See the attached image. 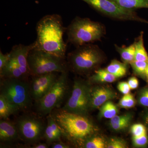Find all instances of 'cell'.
<instances>
[{
  "label": "cell",
  "instance_id": "obj_6",
  "mask_svg": "<svg viewBox=\"0 0 148 148\" xmlns=\"http://www.w3.org/2000/svg\"><path fill=\"white\" fill-rule=\"evenodd\" d=\"M28 63L31 76L69 71L66 58L35 48L29 51Z\"/></svg>",
  "mask_w": 148,
  "mask_h": 148
},
{
  "label": "cell",
  "instance_id": "obj_32",
  "mask_svg": "<svg viewBox=\"0 0 148 148\" xmlns=\"http://www.w3.org/2000/svg\"><path fill=\"white\" fill-rule=\"evenodd\" d=\"M117 88L120 92H121L123 95L128 94L131 90L127 82H119Z\"/></svg>",
  "mask_w": 148,
  "mask_h": 148
},
{
  "label": "cell",
  "instance_id": "obj_20",
  "mask_svg": "<svg viewBox=\"0 0 148 148\" xmlns=\"http://www.w3.org/2000/svg\"><path fill=\"white\" fill-rule=\"evenodd\" d=\"M116 50L119 53L123 62L125 64H130L135 60V46L133 43L128 46L119 47L115 45Z\"/></svg>",
  "mask_w": 148,
  "mask_h": 148
},
{
  "label": "cell",
  "instance_id": "obj_35",
  "mask_svg": "<svg viewBox=\"0 0 148 148\" xmlns=\"http://www.w3.org/2000/svg\"><path fill=\"white\" fill-rule=\"evenodd\" d=\"M51 147L52 148H71L70 145L65 143L61 140L56 141L52 143L51 145Z\"/></svg>",
  "mask_w": 148,
  "mask_h": 148
},
{
  "label": "cell",
  "instance_id": "obj_26",
  "mask_svg": "<svg viewBox=\"0 0 148 148\" xmlns=\"http://www.w3.org/2000/svg\"><path fill=\"white\" fill-rule=\"evenodd\" d=\"M130 64L135 75L145 77L146 71L148 67V62L134 60Z\"/></svg>",
  "mask_w": 148,
  "mask_h": 148
},
{
  "label": "cell",
  "instance_id": "obj_18",
  "mask_svg": "<svg viewBox=\"0 0 148 148\" xmlns=\"http://www.w3.org/2000/svg\"><path fill=\"white\" fill-rule=\"evenodd\" d=\"M21 111L17 106L9 102L3 96L0 95V119H8L12 115Z\"/></svg>",
  "mask_w": 148,
  "mask_h": 148
},
{
  "label": "cell",
  "instance_id": "obj_23",
  "mask_svg": "<svg viewBox=\"0 0 148 148\" xmlns=\"http://www.w3.org/2000/svg\"><path fill=\"white\" fill-rule=\"evenodd\" d=\"M123 8L134 10L137 9L148 8V0H112Z\"/></svg>",
  "mask_w": 148,
  "mask_h": 148
},
{
  "label": "cell",
  "instance_id": "obj_37",
  "mask_svg": "<svg viewBox=\"0 0 148 148\" xmlns=\"http://www.w3.org/2000/svg\"><path fill=\"white\" fill-rule=\"evenodd\" d=\"M145 121L146 123H147V124L148 125V113L145 116Z\"/></svg>",
  "mask_w": 148,
  "mask_h": 148
},
{
  "label": "cell",
  "instance_id": "obj_38",
  "mask_svg": "<svg viewBox=\"0 0 148 148\" xmlns=\"http://www.w3.org/2000/svg\"><path fill=\"white\" fill-rule=\"evenodd\" d=\"M145 78L147 79V81L148 82V66L146 71Z\"/></svg>",
  "mask_w": 148,
  "mask_h": 148
},
{
  "label": "cell",
  "instance_id": "obj_12",
  "mask_svg": "<svg viewBox=\"0 0 148 148\" xmlns=\"http://www.w3.org/2000/svg\"><path fill=\"white\" fill-rule=\"evenodd\" d=\"M116 92L107 86H91L90 90V110L100 108L107 101L116 98Z\"/></svg>",
  "mask_w": 148,
  "mask_h": 148
},
{
  "label": "cell",
  "instance_id": "obj_13",
  "mask_svg": "<svg viewBox=\"0 0 148 148\" xmlns=\"http://www.w3.org/2000/svg\"><path fill=\"white\" fill-rule=\"evenodd\" d=\"M35 47V42L29 45L19 44L14 46L9 53L10 56L17 62L24 75L28 79L31 75L28 66V56L30 50Z\"/></svg>",
  "mask_w": 148,
  "mask_h": 148
},
{
  "label": "cell",
  "instance_id": "obj_28",
  "mask_svg": "<svg viewBox=\"0 0 148 148\" xmlns=\"http://www.w3.org/2000/svg\"><path fill=\"white\" fill-rule=\"evenodd\" d=\"M127 147V143L125 140L121 138H111L108 143H106V148H125Z\"/></svg>",
  "mask_w": 148,
  "mask_h": 148
},
{
  "label": "cell",
  "instance_id": "obj_15",
  "mask_svg": "<svg viewBox=\"0 0 148 148\" xmlns=\"http://www.w3.org/2000/svg\"><path fill=\"white\" fill-rule=\"evenodd\" d=\"M63 134L61 127L51 114H49L47 116V124L43 140L50 146L54 142L61 140Z\"/></svg>",
  "mask_w": 148,
  "mask_h": 148
},
{
  "label": "cell",
  "instance_id": "obj_8",
  "mask_svg": "<svg viewBox=\"0 0 148 148\" xmlns=\"http://www.w3.org/2000/svg\"><path fill=\"white\" fill-rule=\"evenodd\" d=\"M69 72L61 73L47 93L42 98L35 102L36 113L47 116L56 108H59L69 90Z\"/></svg>",
  "mask_w": 148,
  "mask_h": 148
},
{
  "label": "cell",
  "instance_id": "obj_11",
  "mask_svg": "<svg viewBox=\"0 0 148 148\" xmlns=\"http://www.w3.org/2000/svg\"><path fill=\"white\" fill-rule=\"evenodd\" d=\"M58 73L31 76L29 80L30 91L33 101L34 102L42 98L49 91L58 79Z\"/></svg>",
  "mask_w": 148,
  "mask_h": 148
},
{
  "label": "cell",
  "instance_id": "obj_7",
  "mask_svg": "<svg viewBox=\"0 0 148 148\" xmlns=\"http://www.w3.org/2000/svg\"><path fill=\"white\" fill-rule=\"evenodd\" d=\"M42 117L28 111L24 112L14 121L21 141L25 143V148H29L43 140L47 123Z\"/></svg>",
  "mask_w": 148,
  "mask_h": 148
},
{
  "label": "cell",
  "instance_id": "obj_22",
  "mask_svg": "<svg viewBox=\"0 0 148 148\" xmlns=\"http://www.w3.org/2000/svg\"><path fill=\"white\" fill-rule=\"evenodd\" d=\"M144 33L142 32L134 43L135 46V60L148 62V54L144 45Z\"/></svg>",
  "mask_w": 148,
  "mask_h": 148
},
{
  "label": "cell",
  "instance_id": "obj_10",
  "mask_svg": "<svg viewBox=\"0 0 148 148\" xmlns=\"http://www.w3.org/2000/svg\"><path fill=\"white\" fill-rule=\"evenodd\" d=\"M100 13L114 19L132 21L148 24V21L141 18L134 10L123 8L112 0H82Z\"/></svg>",
  "mask_w": 148,
  "mask_h": 148
},
{
  "label": "cell",
  "instance_id": "obj_25",
  "mask_svg": "<svg viewBox=\"0 0 148 148\" xmlns=\"http://www.w3.org/2000/svg\"><path fill=\"white\" fill-rule=\"evenodd\" d=\"M82 147L85 148H106V143L102 137L93 135L86 139Z\"/></svg>",
  "mask_w": 148,
  "mask_h": 148
},
{
  "label": "cell",
  "instance_id": "obj_36",
  "mask_svg": "<svg viewBox=\"0 0 148 148\" xmlns=\"http://www.w3.org/2000/svg\"><path fill=\"white\" fill-rule=\"evenodd\" d=\"M49 145L47 143H39L34 144L29 147V148H48Z\"/></svg>",
  "mask_w": 148,
  "mask_h": 148
},
{
  "label": "cell",
  "instance_id": "obj_17",
  "mask_svg": "<svg viewBox=\"0 0 148 148\" xmlns=\"http://www.w3.org/2000/svg\"><path fill=\"white\" fill-rule=\"evenodd\" d=\"M132 115L130 113L121 115H116L111 119L110 125L113 130L117 132L123 131L129 127L132 121Z\"/></svg>",
  "mask_w": 148,
  "mask_h": 148
},
{
  "label": "cell",
  "instance_id": "obj_31",
  "mask_svg": "<svg viewBox=\"0 0 148 148\" xmlns=\"http://www.w3.org/2000/svg\"><path fill=\"white\" fill-rule=\"evenodd\" d=\"M148 138L147 134L138 137H132V143L136 147H143L147 144Z\"/></svg>",
  "mask_w": 148,
  "mask_h": 148
},
{
  "label": "cell",
  "instance_id": "obj_16",
  "mask_svg": "<svg viewBox=\"0 0 148 148\" xmlns=\"http://www.w3.org/2000/svg\"><path fill=\"white\" fill-rule=\"evenodd\" d=\"M0 77L1 78L29 79L25 77L17 62L10 56V55L8 62L4 68L0 71Z\"/></svg>",
  "mask_w": 148,
  "mask_h": 148
},
{
  "label": "cell",
  "instance_id": "obj_24",
  "mask_svg": "<svg viewBox=\"0 0 148 148\" xmlns=\"http://www.w3.org/2000/svg\"><path fill=\"white\" fill-rule=\"evenodd\" d=\"M117 106L110 101H107L100 107L99 117L106 119L112 118L118 113Z\"/></svg>",
  "mask_w": 148,
  "mask_h": 148
},
{
  "label": "cell",
  "instance_id": "obj_30",
  "mask_svg": "<svg viewBox=\"0 0 148 148\" xmlns=\"http://www.w3.org/2000/svg\"><path fill=\"white\" fill-rule=\"evenodd\" d=\"M138 103L141 106L148 107V87L143 88L138 97Z\"/></svg>",
  "mask_w": 148,
  "mask_h": 148
},
{
  "label": "cell",
  "instance_id": "obj_9",
  "mask_svg": "<svg viewBox=\"0 0 148 148\" xmlns=\"http://www.w3.org/2000/svg\"><path fill=\"white\" fill-rule=\"evenodd\" d=\"M90 88L88 81L81 79H75L71 95L61 108L70 112L87 116L90 110Z\"/></svg>",
  "mask_w": 148,
  "mask_h": 148
},
{
  "label": "cell",
  "instance_id": "obj_2",
  "mask_svg": "<svg viewBox=\"0 0 148 148\" xmlns=\"http://www.w3.org/2000/svg\"><path fill=\"white\" fill-rule=\"evenodd\" d=\"M63 132V137L82 146L85 141L94 135L96 128L87 116L70 112L62 108L54 109L51 113Z\"/></svg>",
  "mask_w": 148,
  "mask_h": 148
},
{
  "label": "cell",
  "instance_id": "obj_33",
  "mask_svg": "<svg viewBox=\"0 0 148 148\" xmlns=\"http://www.w3.org/2000/svg\"><path fill=\"white\" fill-rule=\"evenodd\" d=\"M10 58L9 53L4 54L1 51H0V71L4 68Z\"/></svg>",
  "mask_w": 148,
  "mask_h": 148
},
{
  "label": "cell",
  "instance_id": "obj_29",
  "mask_svg": "<svg viewBox=\"0 0 148 148\" xmlns=\"http://www.w3.org/2000/svg\"><path fill=\"white\" fill-rule=\"evenodd\" d=\"M132 137H138L147 134V129L144 125L141 123L133 124L130 128Z\"/></svg>",
  "mask_w": 148,
  "mask_h": 148
},
{
  "label": "cell",
  "instance_id": "obj_5",
  "mask_svg": "<svg viewBox=\"0 0 148 148\" xmlns=\"http://www.w3.org/2000/svg\"><path fill=\"white\" fill-rule=\"evenodd\" d=\"M0 95L18 107L21 112L30 111L33 107L29 79L1 78Z\"/></svg>",
  "mask_w": 148,
  "mask_h": 148
},
{
  "label": "cell",
  "instance_id": "obj_19",
  "mask_svg": "<svg viewBox=\"0 0 148 148\" xmlns=\"http://www.w3.org/2000/svg\"><path fill=\"white\" fill-rule=\"evenodd\" d=\"M116 77L106 69H99L95 71L89 77L88 81L91 83H112L115 81Z\"/></svg>",
  "mask_w": 148,
  "mask_h": 148
},
{
  "label": "cell",
  "instance_id": "obj_1",
  "mask_svg": "<svg viewBox=\"0 0 148 148\" xmlns=\"http://www.w3.org/2000/svg\"><path fill=\"white\" fill-rule=\"evenodd\" d=\"M36 29L35 48L66 58L67 46L63 39L66 29L60 15L53 14L44 16L38 22Z\"/></svg>",
  "mask_w": 148,
  "mask_h": 148
},
{
  "label": "cell",
  "instance_id": "obj_4",
  "mask_svg": "<svg viewBox=\"0 0 148 148\" xmlns=\"http://www.w3.org/2000/svg\"><path fill=\"white\" fill-rule=\"evenodd\" d=\"M68 42L78 47L101 41L106 34L105 26L88 18L76 17L66 30Z\"/></svg>",
  "mask_w": 148,
  "mask_h": 148
},
{
  "label": "cell",
  "instance_id": "obj_3",
  "mask_svg": "<svg viewBox=\"0 0 148 148\" xmlns=\"http://www.w3.org/2000/svg\"><path fill=\"white\" fill-rule=\"evenodd\" d=\"M106 56L98 45L86 44L76 47L68 54L69 71L80 75H88L98 69Z\"/></svg>",
  "mask_w": 148,
  "mask_h": 148
},
{
  "label": "cell",
  "instance_id": "obj_14",
  "mask_svg": "<svg viewBox=\"0 0 148 148\" xmlns=\"http://www.w3.org/2000/svg\"><path fill=\"white\" fill-rule=\"evenodd\" d=\"M18 140H21L14 122L8 119L0 120L1 148L8 147Z\"/></svg>",
  "mask_w": 148,
  "mask_h": 148
},
{
  "label": "cell",
  "instance_id": "obj_34",
  "mask_svg": "<svg viewBox=\"0 0 148 148\" xmlns=\"http://www.w3.org/2000/svg\"><path fill=\"white\" fill-rule=\"evenodd\" d=\"M127 82L129 84L131 90H133L138 88L139 86L138 80L135 77H132L130 78Z\"/></svg>",
  "mask_w": 148,
  "mask_h": 148
},
{
  "label": "cell",
  "instance_id": "obj_27",
  "mask_svg": "<svg viewBox=\"0 0 148 148\" xmlns=\"http://www.w3.org/2000/svg\"><path fill=\"white\" fill-rule=\"evenodd\" d=\"M136 104L134 96L131 93L124 95L119 103L120 108L124 109H130L133 108Z\"/></svg>",
  "mask_w": 148,
  "mask_h": 148
},
{
  "label": "cell",
  "instance_id": "obj_21",
  "mask_svg": "<svg viewBox=\"0 0 148 148\" xmlns=\"http://www.w3.org/2000/svg\"><path fill=\"white\" fill-rule=\"evenodd\" d=\"M127 64L114 59L112 60L106 69L114 75L117 78H119L126 75L127 71Z\"/></svg>",
  "mask_w": 148,
  "mask_h": 148
}]
</instances>
